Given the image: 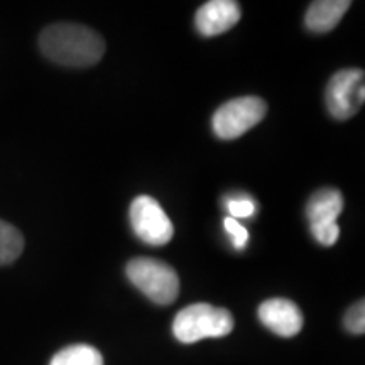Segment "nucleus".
Returning <instances> with one entry per match:
<instances>
[{"label": "nucleus", "instance_id": "obj_1", "mask_svg": "<svg viewBox=\"0 0 365 365\" xmlns=\"http://www.w3.org/2000/svg\"><path fill=\"white\" fill-rule=\"evenodd\" d=\"M39 48L53 63L68 68H86L102 59L105 41L98 33L80 24H53L39 36Z\"/></svg>", "mask_w": 365, "mask_h": 365}, {"label": "nucleus", "instance_id": "obj_2", "mask_svg": "<svg viewBox=\"0 0 365 365\" xmlns=\"http://www.w3.org/2000/svg\"><path fill=\"white\" fill-rule=\"evenodd\" d=\"M232 330V313L208 303H195L182 308L173 322V333L181 344H196L203 339H222Z\"/></svg>", "mask_w": 365, "mask_h": 365}, {"label": "nucleus", "instance_id": "obj_3", "mask_svg": "<svg viewBox=\"0 0 365 365\" xmlns=\"http://www.w3.org/2000/svg\"><path fill=\"white\" fill-rule=\"evenodd\" d=\"M125 272L129 281L140 293L161 307L175 303L180 294V277L176 271L170 264L158 261V259H132L127 264Z\"/></svg>", "mask_w": 365, "mask_h": 365}, {"label": "nucleus", "instance_id": "obj_4", "mask_svg": "<svg viewBox=\"0 0 365 365\" xmlns=\"http://www.w3.org/2000/svg\"><path fill=\"white\" fill-rule=\"evenodd\" d=\"M267 105L259 97L228 100L213 113L212 127L218 139L234 140L244 135L266 117Z\"/></svg>", "mask_w": 365, "mask_h": 365}, {"label": "nucleus", "instance_id": "obj_5", "mask_svg": "<svg viewBox=\"0 0 365 365\" xmlns=\"http://www.w3.org/2000/svg\"><path fill=\"white\" fill-rule=\"evenodd\" d=\"M130 225L135 235L149 245H166L171 242L175 228L170 217L153 196L140 195L130 205Z\"/></svg>", "mask_w": 365, "mask_h": 365}, {"label": "nucleus", "instance_id": "obj_6", "mask_svg": "<svg viewBox=\"0 0 365 365\" xmlns=\"http://www.w3.org/2000/svg\"><path fill=\"white\" fill-rule=\"evenodd\" d=\"M365 100L364 71L357 68L341 70L331 76L327 86V107L331 117L346 120L360 110Z\"/></svg>", "mask_w": 365, "mask_h": 365}, {"label": "nucleus", "instance_id": "obj_7", "mask_svg": "<svg viewBox=\"0 0 365 365\" xmlns=\"http://www.w3.org/2000/svg\"><path fill=\"white\" fill-rule=\"evenodd\" d=\"M259 319L267 330L276 335L291 339L303 328L304 318L298 304L284 298H272L264 301L259 307Z\"/></svg>", "mask_w": 365, "mask_h": 365}, {"label": "nucleus", "instance_id": "obj_8", "mask_svg": "<svg viewBox=\"0 0 365 365\" xmlns=\"http://www.w3.org/2000/svg\"><path fill=\"white\" fill-rule=\"evenodd\" d=\"M240 21V6L234 0H210L198 9L195 26L207 38L223 34Z\"/></svg>", "mask_w": 365, "mask_h": 365}, {"label": "nucleus", "instance_id": "obj_9", "mask_svg": "<svg viewBox=\"0 0 365 365\" xmlns=\"http://www.w3.org/2000/svg\"><path fill=\"white\" fill-rule=\"evenodd\" d=\"M344 210V196L335 188H323L314 193L307 205L309 228L335 225Z\"/></svg>", "mask_w": 365, "mask_h": 365}, {"label": "nucleus", "instance_id": "obj_10", "mask_svg": "<svg viewBox=\"0 0 365 365\" xmlns=\"http://www.w3.org/2000/svg\"><path fill=\"white\" fill-rule=\"evenodd\" d=\"M352 2L349 0H318L309 6L304 24L313 33L323 34L335 29Z\"/></svg>", "mask_w": 365, "mask_h": 365}, {"label": "nucleus", "instance_id": "obj_11", "mask_svg": "<svg viewBox=\"0 0 365 365\" xmlns=\"http://www.w3.org/2000/svg\"><path fill=\"white\" fill-rule=\"evenodd\" d=\"M49 365H103V357L95 346L76 344L59 350Z\"/></svg>", "mask_w": 365, "mask_h": 365}, {"label": "nucleus", "instance_id": "obj_12", "mask_svg": "<svg viewBox=\"0 0 365 365\" xmlns=\"http://www.w3.org/2000/svg\"><path fill=\"white\" fill-rule=\"evenodd\" d=\"M24 250V237L11 223L0 220V266L12 264Z\"/></svg>", "mask_w": 365, "mask_h": 365}, {"label": "nucleus", "instance_id": "obj_13", "mask_svg": "<svg viewBox=\"0 0 365 365\" xmlns=\"http://www.w3.org/2000/svg\"><path fill=\"white\" fill-rule=\"evenodd\" d=\"M344 325L346 330L354 335H362L365 331V303L364 299L357 301L352 308L349 309L344 318Z\"/></svg>", "mask_w": 365, "mask_h": 365}, {"label": "nucleus", "instance_id": "obj_14", "mask_svg": "<svg viewBox=\"0 0 365 365\" xmlns=\"http://www.w3.org/2000/svg\"><path fill=\"white\" fill-rule=\"evenodd\" d=\"M225 205L234 220H237V218H249L255 213V203L247 196H239V198L232 196V198L227 200Z\"/></svg>", "mask_w": 365, "mask_h": 365}, {"label": "nucleus", "instance_id": "obj_15", "mask_svg": "<svg viewBox=\"0 0 365 365\" xmlns=\"http://www.w3.org/2000/svg\"><path fill=\"white\" fill-rule=\"evenodd\" d=\"M223 225H225V230L230 234L232 237V242H234V247L235 249H245V245H247L249 242V232L247 228H245L244 225H240L239 222L234 220L232 217H228L223 220Z\"/></svg>", "mask_w": 365, "mask_h": 365}, {"label": "nucleus", "instance_id": "obj_16", "mask_svg": "<svg viewBox=\"0 0 365 365\" xmlns=\"http://www.w3.org/2000/svg\"><path fill=\"white\" fill-rule=\"evenodd\" d=\"M312 234L314 237V240L318 244H322L323 247H331L333 244H336L340 237V227L339 223L330 227H319V228H312Z\"/></svg>", "mask_w": 365, "mask_h": 365}]
</instances>
